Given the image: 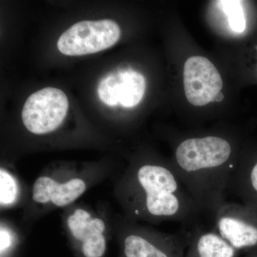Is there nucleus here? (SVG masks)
I'll use <instances>...</instances> for the list:
<instances>
[{
  "mask_svg": "<svg viewBox=\"0 0 257 257\" xmlns=\"http://www.w3.org/2000/svg\"><path fill=\"white\" fill-rule=\"evenodd\" d=\"M213 223L216 232L238 252L257 249V213L244 204L225 202Z\"/></svg>",
  "mask_w": 257,
  "mask_h": 257,
  "instance_id": "obj_5",
  "label": "nucleus"
},
{
  "mask_svg": "<svg viewBox=\"0 0 257 257\" xmlns=\"http://www.w3.org/2000/svg\"><path fill=\"white\" fill-rule=\"evenodd\" d=\"M125 236V257H184L190 231L175 234H152L132 230Z\"/></svg>",
  "mask_w": 257,
  "mask_h": 257,
  "instance_id": "obj_7",
  "label": "nucleus"
},
{
  "mask_svg": "<svg viewBox=\"0 0 257 257\" xmlns=\"http://www.w3.org/2000/svg\"><path fill=\"white\" fill-rule=\"evenodd\" d=\"M244 257H257V249L253 250V251L246 253Z\"/></svg>",
  "mask_w": 257,
  "mask_h": 257,
  "instance_id": "obj_16",
  "label": "nucleus"
},
{
  "mask_svg": "<svg viewBox=\"0 0 257 257\" xmlns=\"http://www.w3.org/2000/svg\"><path fill=\"white\" fill-rule=\"evenodd\" d=\"M146 89L145 77L132 69H121L108 74L98 87L99 99L106 105L114 107L120 104L132 108L143 99Z\"/></svg>",
  "mask_w": 257,
  "mask_h": 257,
  "instance_id": "obj_8",
  "label": "nucleus"
},
{
  "mask_svg": "<svg viewBox=\"0 0 257 257\" xmlns=\"http://www.w3.org/2000/svg\"><path fill=\"white\" fill-rule=\"evenodd\" d=\"M86 189L87 185L81 179L74 178L64 183H59L51 177L42 176L34 183L32 199L37 203L51 202L54 205L62 207L72 204Z\"/></svg>",
  "mask_w": 257,
  "mask_h": 257,
  "instance_id": "obj_10",
  "label": "nucleus"
},
{
  "mask_svg": "<svg viewBox=\"0 0 257 257\" xmlns=\"http://www.w3.org/2000/svg\"><path fill=\"white\" fill-rule=\"evenodd\" d=\"M184 87L186 97L192 105L204 106L216 101L222 89V79L210 60L193 56L184 64Z\"/></svg>",
  "mask_w": 257,
  "mask_h": 257,
  "instance_id": "obj_6",
  "label": "nucleus"
},
{
  "mask_svg": "<svg viewBox=\"0 0 257 257\" xmlns=\"http://www.w3.org/2000/svg\"><path fill=\"white\" fill-rule=\"evenodd\" d=\"M1 253L3 254L8 248L10 247L12 243L11 236L10 233L5 229H1Z\"/></svg>",
  "mask_w": 257,
  "mask_h": 257,
  "instance_id": "obj_15",
  "label": "nucleus"
},
{
  "mask_svg": "<svg viewBox=\"0 0 257 257\" xmlns=\"http://www.w3.org/2000/svg\"><path fill=\"white\" fill-rule=\"evenodd\" d=\"M223 99H224V94L220 92L218 94L217 96H216L215 101H221Z\"/></svg>",
  "mask_w": 257,
  "mask_h": 257,
  "instance_id": "obj_17",
  "label": "nucleus"
},
{
  "mask_svg": "<svg viewBox=\"0 0 257 257\" xmlns=\"http://www.w3.org/2000/svg\"><path fill=\"white\" fill-rule=\"evenodd\" d=\"M256 51H257V46L256 47Z\"/></svg>",
  "mask_w": 257,
  "mask_h": 257,
  "instance_id": "obj_18",
  "label": "nucleus"
},
{
  "mask_svg": "<svg viewBox=\"0 0 257 257\" xmlns=\"http://www.w3.org/2000/svg\"><path fill=\"white\" fill-rule=\"evenodd\" d=\"M241 204L257 213V156L248 157L237 163L230 182Z\"/></svg>",
  "mask_w": 257,
  "mask_h": 257,
  "instance_id": "obj_12",
  "label": "nucleus"
},
{
  "mask_svg": "<svg viewBox=\"0 0 257 257\" xmlns=\"http://www.w3.org/2000/svg\"><path fill=\"white\" fill-rule=\"evenodd\" d=\"M219 3L227 16L231 30L236 33H242L246 29V20L241 2L226 0L219 2Z\"/></svg>",
  "mask_w": 257,
  "mask_h": 257,
  "instance_id": "obj_13",
  "label": "nucleus"
},
{
  "mask_svg": "<svg viewBox=\"0 0 257 257\" xmlns=\"http://www.w3.org/2000/svg\"><path fill=\"white\" fill-rule=\"evenodd\" d=\"M239 252L213 228L194 226L184 257H236Z\"/></svg>",
  "mask_w": 257,
  "mask_h": 257,
  "instance_id": "obj_11",
  "label": "nucleus"
},
{
  "mask_svg": "<svg viewBox=\"0 0 257 257\" xmlns=\"http://www.w3.org/2000/svg\"><path fill=\"white\" fill-rule=\"evenodd\" d=\"M68 108V99L63 91L44 88L29 96L24 104L22 119L30 133L45 135L62 124Z\"/></svg>",
  "mask_w": 257,
  "mask_h": 257,
  "instance_id": "obj_4",
  "label": "nucleus"
},
{
  "mask_svg": "<svg viewBox=\"0 0 257 257\" xmlns=\"http://www.w3.org/2000/svg\"><path fill=\"white\" fill-rule=\"evenodd\" d=\"M71 234L82 243V251L85 257H101L106 250L104 236L105 224L99 218H92L88 211L77 209L67 219Z\"/></svg>",
  "mask_w": 257,
  "mask_h": 257,
  "instance_id": "obj_9",
  "label": "nucleus"
},
{
  "mask_svg": "<svg viewBox=\"0 0 257 257\" xmlns=\"http://www.w3.org/2000/svg\"><path fill=\"white\" fill-rule=\"evenodd\" d=\"M121 36L119 25L111 20L79 22L61 35L57 47L67 56L91 55L112 47Z\"/></svg>",
  "mask_w": 257,
  "mask_h": 257,
  "instance_id": "obj_3",
  "label": "nucleus"
},
{
  "mask_svg": "<svg viewBox=\"0 0 257 257\" xmlns=\"http://www.w3.org/2000/svg\"><path fill=\"white\" fill-rule=\"evenodd\" d=\"M134 215L197 226L202 214L173 166L145 163L131 178Z\"/></svg>",
  "mask_w": 257,
  "mask_h": 257,
  "instance_id": "obj_2",
  "label": "nucleus"
},
{
  "mask_svg": "<svg viewBox=\"0 0 257 257\" xmlns=\"http://www.w3.org/2000/svg\"><path fill=\"white\" fill-rule=\"evenodd\" d=\"M18 195V186L14 178L6 171H0V202L2 205L14 203Z\"/></svg>",
  "mask_w": 257,
  "mask_h": 257,
  "instance_id": "obj_14",
  "label": "nucleus"
},
{
  "mask_svg": "<svg viewBox=\"0 0 257 257\" xmlns=\"http://www.w3.org/2000/svg\"><path fill=\"white\" fill-rule=\"evenodd\" d=\"M236 165L233 145L223 137L186 138L176 147L174 168L202 216L212 221L226 202Z\"/></svg>",
  "mask_w": 257,
  "mask_h": 257,
  "instance_id": "obj_1",
  "label": "nucleus"
}]
</instances>
